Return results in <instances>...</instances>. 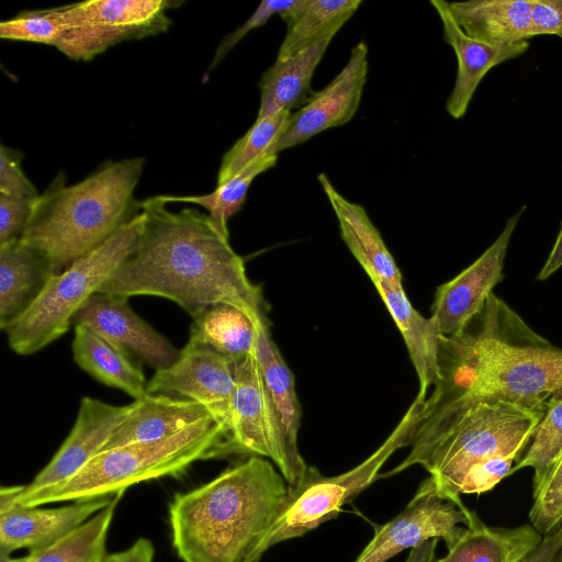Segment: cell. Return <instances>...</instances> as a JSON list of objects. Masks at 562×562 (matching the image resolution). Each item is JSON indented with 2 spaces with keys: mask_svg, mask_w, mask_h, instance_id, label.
<instances>
[{
  "mask_svg": "<svg viewBox=\"0 0 562 562\" xmlns=\"http://www.w3.org/2000/svg\"><path fill=\"white\" fill-rule=\"evenodd\" d=\"M475 330L441 338V381L411 441L432 439L482 402L505 401L544 408L562 390V349L533 333L493 293Z\"/></svg>",
  "mask_w": 562,
  "mask_h": 562,
  "instance_id": "cell-1",
  "label": "cell"
},
{
  "mask_svg": "<svg viewBox=\"0 0 562 562\" xmlns=\"http://www.w3.org/2000/svg\"><path fill=\"white\" fill-rule=\"evenodd\" d=\"M140 209L145 226L136 246L98 292L165 297L192 318L216 304L233 305L254 319L265 315L260 288L209 214L172 212L161 195L140 201Z\"/></svg>",
  "mask_w": 562,
  "mask_h": 562,
  "instance_id": "cell-2",
  "label": "cell"
},
{
  "mask_svg": "<svg viewBox=\"0 0 562 562\" xmlns=\"http://www.w3.org/2000/svg\"><path fill=\"white\" fill-rule=\"evenodd\" d=\"M272 463L259 456L169 504L171 541L183 562H252L289 495Z\"/></svg>",
  "mask_w": 562,
  "mask_h": 562,
  "instance_id": "cell-3",
  "label": "cell"
},
{
  "mask_svg": "<svg viewBox=\"0 0 562 562\" xmlns=\"http://www.w3.org/2000/svg\"><path fill=\"white\" fill-rule=\"evenodd\" d=\"M144 164L143 157L109 160L70 186L59 173L36 200L21 240L60 273L142 212L134 192Z\"/></svg>",
  "mask_w": 562,
  "mask_h": 562,
  "instance_id": "cell-4",
  "label": "cell"
},
{
  "mask_svg": "<svg viewBox=\"0 0 562 562\" xmlns=\"http://www.w3.org/2000/svg\"><path fill=\"white\" fill-rule=\"evenodd\" d=\"M232 454L229 434L209 418L164 440L102 451L71 477L21 495L15 505L36 507L112 496L140 482L177 476L196 461Z\"/></svg>",
  "mask_w": 562,
  "mask_h": 562,
  "instance_id": "cell-5",
  "label": "cell"
},
{
  "mask_svg": "<svg viewBox=\"0 0 562 562\" xmlns=\"http://www.w3.org/2000/svg\"><path fill=\"white\" fill-rule=\"evenodd\" d=\"M544 408L505 402H482L408 456L384 476L423 465L447 498L462 503L460 487L468 472L487 460L520 456L529 445Z\"/></svg>",
  "mask_w": 562,
  "mask_h": 562,
  "instance_id": "cell-6",
  "label": "cell"
},
{
  "mask_svg": "<svg viewBox=\"0 0 562 562\" xmlns=\"http://www.w3.org/2000/svg\"><path fill=\"white\" fill-rule=\"evenodd\" d=\"M144 226L142 211L94 250L52 276L33 304L5 330L10 348L29 356L61 337L78 311L134 249Z\"/></svg>",
  "mask_w": 562,
  "mask_h": 562,
  "instance_id": "cell-7",
  "label": "cell"
},
{
  "mask_svg": "<svg viewBox=\"0 0 562 562\" xmlns=\"http://www.w3.org/2000/svg\"><path fill=\"white\" fill-rule=\"evenodd\" d=\"M426 401L415 398L396 428L383 445L356 468L325 477L308 467L303 480L290 487L288 498L258 553L281 541L296 538L335 518L342 506L379 479V471L398 448L411 445L424 418Z\"/></svg>",
  "mask_w": 562,
  "mask_h": 562,
  "instance_id": "cell-8",
  "label": "cell"
},
{
  "mask_svg": "<svg viewBox=\"0 0 562 562\" xmlns=\"http://www.w3.org/2000/svg\"><path fill=\"white\" fill-rule=\"evenodd\" d=\"M180 0H88L60 8L66 31L57 49L74 60H90L124 41L168 31L167 12Z\"/></svg>",
  "mask_w": 562,
  "mask_h": 562,
  "instance_id": "cell-9",
  "label": "cell"
},
{
  "mask_svg": "<svg viewBox=\"0 0 562 562\" xmlns=\"http://www.w3.org/2000/svg\"><path fill=\"white\" fill-rule=\"evenodd\" d=\"M235 383L231 428L233 454L270 459L288 485L295 487L308 467L288 441L255 352L235 364Z\"/></svg>",
  "mask_w": 562,
  "mask_h": 562,
  "instance_id": "cell-10",
  "label": "cell"
},
{
  "mask_svg": "<svg viewBox=\"0 0 562 562\" xmlns=\"http://www.w3.org/2000/svg\"><path fill=\"white\" fill-rule=\"evenodd\" d=\"M472 516L463 503L443 496L429 475L397 516L375 527L374 536L355 562H385L434 538L442 539L449 550L464 533Z\"/></svg>",
  "mask_w": 562,
  "mask_h": 562,
  "instance_id": "cell-11",
  "label": "cell"
},
{
  "mask_svg": "<svg viewBox=\"0 0 562 562\" xmlns=\"http://www.w3.org/2000/svg\"><path fill=\"white\" fill-rule=\"evenodd\" d=\"M235 384V366L227 358L189 339L173 364L155 371L147 382V393L202 404L227 430L231 439Z\"/></svg>",
  "mask_w": 562,
  "mask_h": 562,
  "instance_id": "cell-12",
  "label": "cell"
},
{
  "mask_svg": "<svg viewBox=\"0 0 562 562\" xmlns=\"http://www.w3.org/2000/svg\"><path fill=\"white\" fill-rule=\"evenodd\" d=\"M525 209V205L521 206L506 221L498 237L477 259L437 288L430 317L443 337L462 334L481 313L496 284L503 280L507 249Z\"/></svg>",
  "mask_w": 562,
  "mask_h": 562,
  "instance_id": "cell-13",
  "label": "cell"
},
{
  "mask_svg": "<svg viewBox=\"0 0 562 562\" xmlns=\"http://www.w3.org/2000/svg\"><path fill=\"white\" fill-rule=\"evenodd\" d=\"M368 75V45L360 41L350 52L340 72L321 91L313 93L299 111L292 113L283 135L268 149L279 154L311 137L349 122L356 114Z\"/></svg>",
  "mask_w": 562,
  "mask_h": 562,
  "instance_id": "cell-14",
  "label": "cell"
},
{
  "mask_svg": "<svg viewBox=\"0 0 562 562\" xmlns=\"http://www.w3.org/2000/svg\"><path fill=\"white\" fill-rule=\"evenodd\" d=\"M72 324L89 328L155 371L170 367L180 356L179 349L133 311L127 296L97 292Z\"/></svg>",
  "mask_w": 562,
  "mask_h": 562,
  "instance_id": "cell-15",
  "label": "cell"
},
{
  "mask_svg": "<svg viewBox=\"0 0 562 562\" xmlns=\"http://www.w3.org/2000/svg\"><path fill=\"white\" fill-rule=\"evenodd\" d=\"M130 408L131 404L117 406L98 398L82 397L68 437L50 461L24 485L19 496L60 483L80 471L103 450Z\"/></svg>",
  "mask_w": 562,
  "mask_h": 562,
  "instance_id": "cell-16",
  "label": "cell"
},
{
  "mask_svg": "<svg viewBox=\"0 0 562 562\" xmlns=\"http://www.w3.org/2000/svg\"><path fill=\"white\" fill-rule=\"evenodd\" d=\"M115 495L56 508L15 505L0 513V553L11 554L19 549L33 553L57 543L109 506Z\"/></svg>",
  "mask_w": 562,
  "mask_h": 562,
  "instance_id": "cell-17",
  "label": "cell"
},
{
  "mask_svg": "<svg viewBox=\"0 0 562 562\" xmlns=\"http://www.w3.org/2000/svg\"><path fill=\"white\" fill-rule=\"evenodd\" d=\"M443 30L445 42L452 47L458 60V71L453 89L447 100L446 110L453 119H461L474 95L481 80L494 66L522 55L528 41L496 46L468 36L454 21L449 2L431 0Z\"/></svg>",
  "mask_w": 562,
  "mask_h": 562,
  "instance_id": "cell-18",
  "label": "cell"
},
{
  "mask_svg": "<svg viewBox=\"0 0 562 562\" xmlns=\"http://www.w3.org/2000/svg\"><path fill=\"white\" fill-rule=\"evenodd\" d=\"M209 418H213L211 413L195 401L147 393L131 403L125 419L102 451L164 440Z\"/></svg>",
  "mask_w": 562,
  "mask_h": 562,
  "instance_id": "cell-19",
  "label": "cell"
},
{
  "mask_svg": "<svg viewBox=\"0 0 562 562\" xmlns=\"http://www.w3.org/2000/svg\"><path fill=\"white\" fill-rule=\"evenodd\" d=\"M317 179L334 210L342 240L372 283L402 285L401 271L366 210L341 195L325 173Z\"/></svg>",
  "mask_w": 562,
  "mask_h": 562,
  "instance_id": "cell-20",
  "label": "cell"
},
{
  "mask_svg": "<svg viewBox=\"0 0 562 562\" xmlns=\"http://www.w3.org/2000/svg\"><path fill=\"white\" fill-rule=\"evenodd\" d=\"M348 20H341L311 45L284 59L277 60L259 81L260 102L257 119L282 110L292 111L304 105L313 95L311 80L326 49Z\"/></svg>",
  "mask_w": 562,
  "mask_h": 562,
  "instance_id": "cell-21",
  "label": "cell"
},
{
  "mask_svg": "<svg viewBox=\"0 0 562 562\" xmlns=\"http://www.w3.org/2000/svg\"><path fill=\"white\" fill-rule=\"evenodd\" d=\"M54 276L49 258L21 238L0 245V328L5 331Z\"/></svg>",
  "mask_w": 562,
  "mask_h": 562,
  "instance_id": "cell-22",
  "label": "cell"
},
{
  "mask_svg": "<svg viewBox=\"0 0 562 562\" xmlns=\"http://www.w3.org/2000/svg\"><path fill=\"white\" fill-rule=\"evenodd\" d=\"M406 344L419 381L417 398L426 401L431 386L441 381L440 345L442 335L436 322L420 315L408 301L403 285L374 284Z\"/></svg>",
  "mask_w": 562,
  "mask_h": 562,
  "instance_id": "cell-23",
  "label": "cell"
},
{
  "mask_svg": "<svg viewBox=\"0 0 562 562\" xmlns=\"http://www.w3.org/2000/svg\"><path fill=\"white\" fill-rule=\"evenodd\" d=\"M532 0H469L449 2L460 29L471 38L503 46L527 41Z\"/></svg>",
  "mask_w": 562,
  "mask_h": 562,
  "instance_id": "cell-24",
  "label": "cell"
},
{
  "mask_svg": "<svg viewBox=\"0 0 562 562\" xmlns=\"http://www.w3.org/2000/svg\"><path fill=\"white\" fill-rule=\"evenodd\" d=\"M542 538L530 524L513 528L492 527L473 512L461 538L443 558L434 562H521Z\"/></svg>",
  "mask_w": 562,
  "mask_h": 562,
  "instance_id": "cell-25",
  "label": "cell"
},
{
  "mask_svg": "<svg viewBox=\"0 0 562 562\" xmlns=\"http://www.w3.org/2000/svg\"><path fill=\"white\" fill-rule=\"evenodd\" d=\"M72 355L78 367L99 382L134 400L147 394L148 381L139 362L85 326H75Z\"/></svg>",
  "mask_w": 562,
  "mask_h": 562,
  "instance_id": "cell-26",
  "label": "cell"
},
{
  "mask_svg": "<svg viewBox=\"0 0 562 562\" xmlns=\"http://www.w3.org/2000/svg\"><path fill=\"white\" fill-rule=\"evenodd\" d=\"M260 317L254 319L233 305L216 304L193 318L189 339L210 347L235 366L255 352Z\"/></svg>",
  "mask_w": 562,
  "mask_h": 562,
  "instance_id": "cell-27",
  "label": "cell"
},
{
  "mask_svg": "<svg viewBox=\"0 0 562 562\" xmlns=\"http://www.w3.org/2000/svg\"><path fill=\"white\" fill-rule=\"evenodd\" d=\"M255 353L263 381L280 415L291 448L299 452L297 434L301 423V407L297 401L294 378L270 336L266 315L256 324Z\"/></svg>",
  "mask_w": 562,
  "mask_h": 562,
  "instance_id": "cell-28",
  "label": "cell"
},
{
  "mask_svg": "<svg viewBox=\"0 0 562 562\" xmlns=\"http://www.w3.org/2000/svg\"><path fill=\"white\" fill-rule=\"evenodd\" d=\"M361 3V0H300L292 11L281 18L286 22L288 30L277 60L307 47L337 22L349 20Z\"/></svg>",
  "mask_w": 562,
  "mask_h": 562,
  "instance_id": "cell-29",
  "label": "cell"
},
{
  "mask_svg": "<svg viewBox=\"0 0 562 562\" xmlns=\"http://www.w3.org/2000/svg\"><path fill=\"white\" fill-rule=\"evenodd\" d=\"M278 161V154L266 153L249 164L243 171L216 189L203 195H166L162 200L168 203H193L209 212L213 223L226 235L228 220L244 205L247 192L257 176L272 168Z\"/></svg>",
  "mask_w": 562,
  "mask_h": 562,
  "instance_id": "cell-30",
  "label": "cell"
},
{
  "mask_svg": "<svg viewBox=\"0 0 562 562\" xmlns=\"http://www.w3.org/2000/svg\"><path fill=\"white\" fill-rule=\"evenodd\" d=\"M123 493L57 543L30 553L29 562H102L108 532Z\"/></svg>",
  "mask_w": 562,
  "mask_h": 562,
  "instance_id": "cell-31",
  "label": "cell"
},
{
  "mask_svg": "<svg viewBox=\"0 0 562 562\" xmlns=\"http://www.w3.org/2000/svg\"><path fill=\"white\" fill-rule=\"evenodd\" d=\"M562 453V390L546 402L525 454L515 463L510 474L524 468L533 470L532 492L536 491Z\"/></svg>",
  "mask_w": 562,
  "mask_h": 562,
  "instance_id": "cell-32",
  "label": "cell"
},
{
  "mask_svg": "<svg viewBox=\"0 0 562 562\" xmlns=\"http://www.w3.org/2000/svg\"><path fill=\"white\" fill-rule=\"evenodd\" d=\"M291 117V111L282 110L272 115L256 119L251 127L224 154L216 184L231 180L255 159L266 154L286 131Z\"/></svg>",
  "mask_w": 562,
  "mask_h": 562,
  "instance_id": "cell-33",
  "label": "cell"
},
{
  "mask_svg": "<svg viewBox=\"0 0 562 562\" xmlns=\"http://www.w3.org/2000/svg\"><path fill=\"white\" fill-rule=\"evenodd\" d=\"M66 25L60 8L23 11L0 23V37L57 47Z\"/></svg>",
  "mask_w": 562,
  "mask_h": 562,
  "instance_id": "cell-34",
  "label": "cell"
},
{
  "mask_svg": "<svg viewBox=\"0 0 562 562\" xmlns=\"http://www.w3.org/2000/svg\"><path fill=\"white\" fill-rule=\"evenodd\" d=\"M532 497L530 525L546 536L562 524V453Z\"/></svg>",
  "mask_w": 562,
  "mask_h": 562,
  "instance_id": "cell-35",
  "label": "cell"
},
{
  "mask_svg": "<svg viewBox=\"0 0 562 562\" xmlns=\"http://www.w3.org/2000/svg\"><path fill=\"white\" fill-rule=\"evenodd\" d=\"M300 0H263L255 12L234 32L225 36L217 46L207 72H211L226 55L252 30L265 25L272 15L281 18L293 10Z\"/></svg>",
  "mask_w": 562,
  "mask_h": 562,
  "instance_id": "cell-36",
  "label": "cell"
},
{
  "mask_svg": "<svg viewBox=\"0 0 562 562\" xmlns=\"http://www.w3.org/2000/svg\"><path fill=\"white\" fill-rule=\"evenodd\" d=\"M22 157L20 150L1 145L0 194L36 201L40 193L21 168Z\"/></svg>",
  "mask_w": 562,
  "mask_h": 562,
  "instance_id": "cell-37",
  "label": "cell"
},
{
  "mask_svg": "<svg viewBox=\"0 0 562 562\" xmlns=\"http://www.w3.org/2000/svg\"><path fill=\"white\" fill-rule=\"evenodd\" d=\"M518 456H505L487 460L472 468L460 487L462 494H482L494 488L503 479L512 475Z\"/></svg>",
  "mask_w": 562,
  "mask_h": 562,
  "instance_id": "cell-38",
  "label": "cell"
},
{
  "mask_svg": "<svg viewBox=\"0 0 562 562\" xmlns=\"http://www.w3.org/2000/svg\"><path fill=\"white\" fill-rule=\"evenodd\" d=\"M35 202L0 194V245L21 238Z\"/></svg>",
  "mask_w": 562,
  "mask_h": 562,
  "instance_id": "cell-39",
  "label": "cell"
},
{
  "mask_svg": "<svg viewBox=\"0 0 562 562\" xmlns=\"http://www.w3.org/2000/svg\"><path fill=\"white\" fill-rule=\"evenodd\" d=\"M562 31V0H532L530 35H558Z\"/></svg>",
  "mask_w": 562,
  "mask_h": 562,
  "instance_id": "cell-40",
  "label": "cell"
},
{
  "mask_svg": "<svg viewBox=\"0 0 562 562\" xmlns=\"http://www.w3.org/2000/svg\"><path fill=\"white\" fill-rule=\"evenodd\" d=\"M155 549L147 538H138L127 549L106 553L102 562H153Z\"/></svg>",
  "mask_w": 562,
  "mask_h": 562,
  "instance_id": "cell-41",
  "label": "cell"
},
{
  "mask_svg": "<svg viewBox=\"0 0 562 562\" xmlns=\"http://www.w3.org/2000/svg\"><path fill=\"white\" fill-rule=\"evenodd\" d=\"M562 548V524L543 536L539 546L529 553L521 562H555Z\"/></svg>",
  "mask_w": 562,
  "mask_h": 562,
  "instance_id": "cell-42",
  "label": "cell"
},
{
  "mask_svg": "<svg viewBox=\"0 0 562 562\" xmlns=\"http://www.w3.org/2000/svg\"><path fill=\"white\" fill-rule=\"evenodd\" d=\"M562 267V222L551 251L537 276V280L544 281Z\"/></svg>",
  "mask_w": 562,
  "mask_h": 562,
  "instance_id": "cell-43",
  "label": "cell"
},
{
  "mask_svg": "<svg viewBox=\"0 0 562 562\" xmlns=\"http://www.w3.org/2000/svg\"><path fill=\"white\" fill-rule=\"evenodd\" d=\"M438 540L437 538L429 539L411 549L405 562H434L436 560L435 553Z\"/></svg>",
  "mask_w": 562,
  "mask_h": 562,
  "instance_id": "cell-44",
  "label": "cell"
},
{
  "mask_svg": "<svg viewBox=\"0 0 562 562\" xmlns=\"http://www.w3.org/2000/svg\"><path fill=\"white\" fill-rule=\"evenodd\" d=\"M24 485L1 487L0 490V513H3L15 506L19 495L22 493Z\"/></svg>",
  "mask_w": 562,
  "mask_h": 562,
  "instance_id": "cell-45",
  "label": "cell"
},
{
  "mask_svg": "<svg viewBox=\"0 0 562 562\" xmlns=\"http://www.w3.org/2000/svg\"><path fill=\"white\" fill-rule=\"evenodd\" d=\"M30 553L27 555L12 558L11 554L0 553V562H29Z\"/></svg>",
  "mask_w": 562,
  "mask_h": 562,
  "instance_id": "cell-46",
  "label": "cell"
},
{
  "mask_svg": "<svg viewBox=\"0 0 562 562\" xmlns=\"http://www.w3.org/2000/svg\"><path fill=\"white\" fill-rule=\"evenodd\" d=\"M555 562H562V548H561V550H560V552H559V554H558V557L555 559Z\"/></svg>",
  "mask_w": 562,
  "mask_h": 562,
  "instance_id": "cell-47",
  "label": "cell"
},
{
  "mask_svg": "<svg viewBox=\"0 0 562 562\" xmlns=\"http://www.w3.org/2000/svg\"><path fill=\"white\" fill-rule=\"evenodd\" d=\"M558 36L562 40V31L558 34Z\"/></svg>",
  "mask_w": 562,
  "mask_h": 562,
  "instance_id": "cell-48",
  "label": "cell"
},
{
  "mask_svg": "<svg viewBox=\"0 0 562 562\" xmlns=\"http://www.w3.org/2000/svg\"><path fill=\"white\" fill-rule=\"evenodd\" d=\"M259 561H260V558H258V559L254 560L252 562H259Z\"/></svg>",
  "mask_w": 562,
  "mask_h": 562,
  "instance_id": "cell-49",
  "label": "cell"
}]
</instances>
